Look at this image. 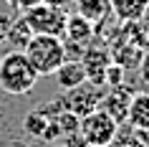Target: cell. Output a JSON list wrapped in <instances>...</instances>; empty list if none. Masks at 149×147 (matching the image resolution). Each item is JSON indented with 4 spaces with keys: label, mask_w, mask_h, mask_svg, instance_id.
Wrapping results in <instances>:
<instances>
[{
    "label": "cell",
    "mask_w": 149,
    "mask_h": 147,
    "mask_svg": "<svg viewBox=\"0 0 149 147\" xmlns=\"http://www.w3.org/2000/svg\"><path fill=\"white\" fill-rule=\"evenodd\" d=\"M38 79L40 76L36 74L23 51H8L0 58V89L10 96H23L33 91Z\"/></svg>",
    "instance_id": "obj_1"
},
{
    "label": "cell",
    "mask_w": 149,
    "mask_h": 147,
    "mask_svg": "<svg viewBox=\"0 0 149 147\" xmlns=\"http://www.w3.org/2000/svg\"><path fill=\"white\" fill-rule=\"evenodd\" d=\"M25 58L31 61L38 76H53L58 66L66 61V48L58 36H43V33H33L28 46L23 48Z\"/></svg>",
    "instance_id": "obj_2"
},
{
    "label": "cell",
    "mask_w": 149,
    "mask_h": 147,
    "mask_svg": "<svg viewBox=\"0 0 149 147\" xmlns=\"http://www.w3.org/2000/svg\"><path fill=\"white\" fill-rule=\"evenodd\" d=\"M79 134L84 137L86 145L109 147L119 134V122L114 117H109L104 109H94L79 119Z\"/></svg>",
    "instance_id": "obj_3"
},
{
    "label": "cell",
    "mask_w": 149,
    "mask_h": 147,
    "mask_svg": "<svg viewBox=\"0 0 149 147\" xmlns=\"http://www.w3.org/2000/svg\"><path fill=\"white\" fill-rule=\"evenodd\" d=\"M23 18H25V23L31 25L33 33H43V36H58L61 38L63 25H66V13L51 8L46 3H38V5L28 8L23 13Z\"/></svg>",
    "instance_id": "obj_4"
},
{
    "label": "cell",
    "mask_w": 149,
    "mask_h": 147,
    "mask_svg": "<svg viewBox=\"0 0 149 147\" xmlns=\"http://www.w3.org/2000/svg\"><path fill=\"white\" fill-rule=\"evenodd\" d=\"M101 86H94V84H84L76 86V89H68V91L61 96L63 101V109L66 112H71V114L76 117H86L88 112H94V109H99V104H101Z\"/></svg>",
    "instance_id": "obj_5"
},
{
    "label": "cell",
    "mask_w": 149,
    "mask_h": 147,
    "mask_svg": "<svg viewBox=\"0 0 149 147\" xmlns=\"http://www.w3.org/2000/svg\"><path fill=\"white\" fill-rule=\"evenodd\" d=\"M81 63H84V71H86V81L94 86H104V74L111 63V53L109 48L101 46H86L84 53H81Z\"/></svg>",
    "instance_id": "obj_6"
},
{
    "label": "cell",
    "mask_w": 149,
    "mask_h": 147,
    "mask_svg": "<svg viewBox=\"0 0 149 147\" xmlns=\"http://www.w3.org/2000/svg\"><path fill=\"white\" fill-rule=\"evenodd\" d=\"M96 36V28L94 23H88L84 15L79 13H71L66 15V25H63V33H61V41L63 43H76V46H88Z\"/></svg>",
    "instance_id": "obj_7"
},
{
    "label": "cell",
    "mask_w": 149,
    "mask_h": 147,
    "mask_svg": "<svg viewBox=\"0 0 149 147\" xmlns=\"http://www.w3.org/2000/svg\"><path fill=\"white\" fill-rule=\"evenodd\" d=\"M126 122L136 132H149V91H136L129 99Z\"/></svg>",
    "instance_id": "obj_8"
},
{
    "label": "cell",
    "mask_w": 149,
    "mask_h": 147,
    "mask_svg": "<svg viewBox=\"0 0 149 147\" xmlns=\"http://www.w3.org/2000/svg\"><path fill=\"white\" fill-rule=\"evenodd\" d=\"M129 99H132V91H126L124 84L114 86L106 96H101V104L99 109H104L109 117H114L116 122H124L126 119V109H129Z\"/></svg>",
    "instance_id": "obj_9"
},
{
    "label": "cell",
    "mask_w": 149,
    "mask_h": 147,
    "mask_svg": "<svg viewBox=\"0 0 149 147\" xmlns=\"http://www.w3.org/2000/svg\"><path fill=\"white\" fill-rule=\"evenodd\" d=\"M76 13L84 15L94 28H101L114 13H111V0H76Z\"/></svg>",
    "instance_id": "obj_10"
},
{
    "label": "cell",
    "mask_w": 149,
    "mask_h": 147,
    "mask_svg": "<svg viewBox=\"0 0 149 147\" xmlns=\"http://www.w3.org/2000/svg\"><path fill=\"white\" fill-rule=\"evenodd\" d=\"M53 76L63 91H68V89H76V86H81L86 81V71H84L81 61H63Z\"/></svg>",
    "instance_id": "obj_11"
},
{
    "label": "cell",
    "mask_w": 149,
    "mask_h": 147,
    "mask_svg": "<svg viewBox=\"0 0 149 147\" xmlns=\"http://www.w3.org/2000/svg\"><path fill=\"white\" fill-rule=\"evenodd\" d=\"M109 53H111V61L119 63V66L126 71V69H136V66H139L141 56H144V48L136 46L134 41H121L116 48H111Z\"/></svg>",
    "instance_id": "obj_12"
},
{
    "label": "cell",
    "mask_w": 149,
    "mask_h": 147,
    "mask_svg": "<svg viewBox=\"0 0 149 147\" xmlns=\"http://www.w3.org/2000/svg\"><path fill=\"white\" fill-rule=\"evenodd\" d=\"M149 0H111V13L121 23H139Z\"/></svg>",
    "instance_id": "obj_13"
},
{
    "label": "cell",
    "mask_w": 149,
    "mask_h": 147,
    "mask_svg": "<svg viewBox=\"0 0 149 147\" xmlns=\"http://www.w3.org/2000/svg\"><path fill=\"white\" fill-rule=\"evenodd\" d=\"M31 38H33L31 25L25 23V18L20 15V18H13V23H10V28H8V33H5L3 41H8L10 46H13V51H23Z\"/></svg>",
    "instance_id": "obj_14"
},
{
    "label": "cell",
    "mask_w": 149,
    "mask_h": 147,
    "mask_svg": "<svg viewBox=\"0 0 149 147\" xmlns=\"http://www.w3.org/2000/svg\"><path fill=\"white\" fill-rule=\"evenodd\" d=\"M48 119L46 114H40L38 109H33L31 114H25V119H23V129L31 134V137H43V132H46V127H48Z\"/></svg>",
    "instance_id": "obj_15"
},
{
    "label": "cell",
    "mask_w": 149,
    "mask_h": 147,
    "mask_svg": "<svg viewBox=\"0 0 149 147\" xmlns=\"http://www.w3.org/2000/svg\"><path fill=\"white\" fill-rule=\"evenodd\" d=\"M79 119L81 117H76V114H71V112H58V114L53 117V122H56V127L61 129V137H68V134H76L79 132Z\"/></svg>",
    "instance_id": "obj_16"
},
{
    "label": "cell",
    "mask_w": 149,
    "mask_h": 147,
    "mask_svg": "<svg viewBox=\"0 0 149 147\" xmlns=\"http://www.w3.org/2000/svg\"><path fill=\"white\" fill-rule=\"evenodd\" d=\"M121 84H124V69H121L119 63L111 61L109 69H106V74H104V86L114 89V86H121Z\"/></svg>",
    "instance_id": "obj_17"
},
{
    "label": "cell",
    "mask_w": 149,
    "mask_h": 147,
    "mask_svg": "<svg viewBox=\"0 0 149 147\" xmlns=\"http://www.w3.org/2000/svg\"><path fill=\"white\" fill-rule=\"evenodd\" d=\"M43 3L56 8V10H61V13H66V15H68L71 8H76V0H43Z\"/></svg>",
    "instance_id": "obj_18"
},
{
    "label": "cell",
    "mask_w": 149,
    "mask_h": 147,
    "mask_svg": "<svg viewBox=\"0 0 149 147\" xmlns=\"http://www.w3.org/2000/svg\"><path fill=\"white\" fill-rule=\"evenodd\" d=\"M139 76L144 84H149V51H144V56H141V61H139Z\"/></svg>",
    "instance_id": "obj_19"
},
{
    "label": "cell",
    "mask_w": 149,
    "mask_h": 147,
    "mask_svg": "<svg viewBox=\"0 0 149 147\" xmlns=\"http://www.w3.org/2000/svg\"><path fill=\"white\" fill-rule=\"evenodd\" d=\"M10 5L18 10V13H25L28 8H33V5H38V3H43V0H8Z\"/></svg>",
    "instance_id": "obj_20"
},
{
    "label": "cell",
    "mask_w": 149,
    "mask_h": 147,
    "mask_svg": "<svg viewBox=\"0 0 149 147\" xmlns=\"http://www.w3.org/2000/svg\"><path fill=\"white\" fill-rule=\"evenodd\" d=\"M13 13H0V41L5 38V33H8V28H10V23H13Z\"/></svg>",
    "instance_id": "obj_21"
},
{
    "label": "cell",
    "mask_w": 149,
    "mask_h": 147,
    "mask_svg": "<svg viewBox=\"0 0 149 147\" xmlns=\"http://www.w3.org/2000/svg\"><path fill=\"white\" fill-rule=\"evenodd\" d=\"M139 25H141V28H144V31H149V5H147V10H144V15H141Z\"/></svg>",
    "instance_id": "obj_22"
},
{
    "label": "cell",
    "mask_w": 149,
    "mask_h": 147,
    "mask_svg": "<svg viewBox=\"0 0 149 147\" xmlns=\"http://www.w3.org/2000/svg\"><path fill=\"white\" fill-rule=\"evenodd\" d=\"M144 46H147V51H149V31H147V36H144Z\"/></svg>",
    "instance_id": "obj_23"
},
{
    "label": "cell",
    "mask_w": 149,
    "mask_h": 147,
    "mask_svg": "<svg viewBox=\"0 0 149 147\" xmlns=\"http://www.w3.org/2000/svg\"><path fill=\"white\" fill-rule=\"evenodd\" d=\"M53 147H66V145H53Z\"/></svg>",
    "instance_id": "obj_24"
},
{
    "label": "cell",
    "mask_w": 149,
    "mask_h": 147,
    "mask_svg": "<svg viewBox=\"0 0 149 147\" xmlns=\"http://www.w3.org/2000/svg\"><path fill=\"white\" fill-rule=\"evenodd\" d=\"M86 147H96V145H86Z\"/></svg>",
    "instance_id": "obj_25"
}]
</instances>
